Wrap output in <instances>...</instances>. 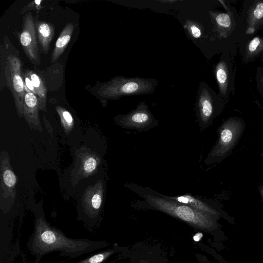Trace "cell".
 I'll return each mask as SVG.
<instances>
[{
  "instance_id": "6da1fadb",
  "label": "cell",
  "mask_w": 263,
  "mask_h": 263,
  "mask_svg": "<svg viewBox=\"0 0 263 263\" xmlns=\"http://www.w3.org/2000/svg\"><path fill=\"white\" fill-rule=\"evenodd\" d=\"M103 245L97 240L69 238L42 216L36 217L33 232L28 241L29 252L35 257L34 263H40L44 255L52 252L59 251L61 255L77 258L101 248Z\"/></svg>"
},
{
  "instance_id": "7a4b0ae2",
  "label": "cell",
  "mask_w": 263,
  "mask_h": 263,
  "mask_svg": "<svg viewBox=\"0 0 263 263\" xmlns=\"http://www.w3.org/2000/svg\"><path fill=\"white\" fill-rule=\"evenodd\" d=\"M158 85V81L153 78L116 76L99 83L96 93L100 99L107 102V100H118L124 96L151 94Z\"/></svg>"
},
{
  "instance_id": "3957f363",
  "label": "cell",
  "mask_w": 263,
  "mask_h": 263,
  "mask_svg": "<svg viewBox=\"0 0 263 263\" xmlns=\"http://www.w3.org/2000/svg\"><path fill=\"white\" fill-rule=\"evenodd\" d=\"M144 197L152 207L186 222L203 227L210 222L208 213L168 199L163 195L146 194Z\"/></svg>"
},
{
  "instance_id": "277c9868",
  "label": "cell",
  "mask_w": 263,
  "mask_h": 263,
  "mask_svg": "<svg viewBox=\"0 0 263 263\" xmlns=\"http://www.w3.org/2000/svg\"><path fill=\"white\" fill-rule=\"evenodd\" d=\"M218 95L204 82L198 86L195 108L197 122L201 130L212 123L218 113L220 103Z\"/></svg>"
},
{
  "instance_id": "5b68a950",
  "label": "cell",
  "mask_w": 263,
  "mask_h": 263,
  "mask_svg": "<svg viewBox=\"0 0 263 263\" xmlns=\"http://www.w3.org/2000/svg\"><path fill=\"white\" fill-rule=\"evenodd\" d=\"M5 76L8 88L14 99L17 112L22 117L23 115L25 88L22 63L16 56L9 54L7 57L5 65Z\"/></svg>"
},
{
  "instance_id": "8992f818",
  "label": "cell",
  "mask_w": 263,
  "mask_h": 263,
  "mask_svg": "<svg viewBox=\"0 0 263 263\" xmlns=\"http://www.w3.org/2000/svg\"><path fill=\"white\" fill-rule=\"evenodd\" d=\"M120 126L138 131H146L157 126L155 119L145 102H140L136 107L125 115H119L114 118Z\"/></svg>"
},
{
  "instance_id": "52a82bcc",
  "label": "cell",
  "mask_w": 263,
  "mask_h": 263,
  "mask_svg": "<svg viewBox=\"0 0 263 263\" xmlns=\"http://www.w3.org/2000/svg\"><path fill=\"white\" fill-rule=\"evenodd\" d=\"M20 42L23 50L34 66L41 63L39 51L38 39L35 21L32 13L29 12L23 17L22 29L20 32Z\"/></svg>"
},
{
  "instance_id": "ba28073f",
  "label": "cell",
  "mask_w": 263,
  "mask_h": 263,
  "mask_svg": "<svg viewBox=\"0 0 263 263\" xmlns=\"http://www.w3.org/2000/svg\"><path fill=\"white\" fill-rule=\"evenodd\" d=\"M39 109L40 105L37 96L31 92L25 91L23 115L29 125H40Z\"/></svg>"
},
{
  "instance_id": "9c48e42d",
  "label": "cell",
  "mask_w": 263,
  "mask_h": 263,
  "mask_svg": "<svg viewBox=\"0 0 263 263\" xmlns=\"http://www.w3.org/2000/svg\"><path fill=\"white\" fill-rule=\"evenodd\" d=\"M35 25L38 42L41 47V51L47 54L50 48V43L54 36V26L44 21L35 20Z\"/></svg>"
},
{
  "instance_id": "30bf717a",
  "label": "cell",
  "mask_w": 263,
  "mask_h": 263,
  "mask_svg": "<svg viewBox=\"0 0 263 263\" xmlns=\"http://www.w3.org/2000/svg\"><path fill=\"white\" fill-rule=\"evenodd\" d=\"M74 29V26L73 24L68 23L61 32L52 52L51 57V62L52 63L56 62L63 54L70 41Z\"/></svg>"
},
{
  "instance_id": "8fae6325",
  "label": "cell",
  "mask_w": 263,
  "mask_h": 263,
  "mask_svg": "<svg viewBox=\"0 0 263 263\" xmlns=\"http://www.w3.org/2000/svg\"><path fill=\"white\" fill-rule=\"evenodd\" d=\"M32 81L37 96L40 109L46 111L47 88L43 79L32 70H27L25 71Z\"/></svg>"
},
{
  "instance_id": "7c38bea8",
  "label": "cell",
  "mask_w": 263,
  "mask_h": 263,
  "mask_svg": "<svg viewBox=\"0 0 263 263\" xmlns=\"http://www.w3.org/2000/svg\"><path fill=\"white\" fill-rule=\"evenodd\" d=\"M163 196L168 199L186 205L198 211L205 212L208 214L215 213L214 211L207 204L201 201L200 199L191 195L186 194L175 197L168 196L164 195Z\"/></svg>"
},
{
  "instance_id": "4fadbf2b",
  "label": "cell",
  "mask_w": 263,
  "mask_h": 263,
  "mask_svg": "<svg viewBox=\"0 0 263 263\" xmlns=\"http://www.w3.org/2000/svg\"><path fill=\"white\" fill-rule=\"evenodd\" d=\"M215 76L220 93L224 94L228 84V72L227 67L223 62H219L215 68Z\"/></svg>"
},
{
  "instance_id": "5bb4252c",
  "label": "cell",
  "mask_w": 263,
  "mask_h": 263,
  "mask_svg": "<svg viewBox=\"0 0 263 263\" xmlns=\"http://www.w3.org/2000/svg\"><path fill=\"white\" fill-rule=\"evenodd\" d=\"M183 28L187 31L189 36L193 40L201 38L203 34V27L199 22L187 19L185 21Z\"/></svg>"
},
{
  "instance_id": "9a60e30c",
  "label": "cell",
  "mask_w": 263,
  "mask_h": 263,
  "mask_svg": "<svg viewBox=\"0 0 263 263\" xmlns=\"http://www.w3.org/2000/svg\"><path fill=\"white\" fill-rule=\"evenodd\" d=\"M210 15L216 24L219 27L228 28L231 25V20L229 16L226 13H217L210 12Z\"/></svg>"
},
{
  "instance_id": "2e32d148",
  "label": "cell",
  "mask_w": 263,
  "mask_h": 263,
  "mask_svg": "<svg viewBox=\"0 0 263 263\" xmlns=\"http://www.w3.org/2000/svg\"><path fill=\"white\" fill-rule=\"evenodd\" d=\"M111 253V251L99 253L81 260L76 263H101Z\"/></svg>"
},
{
  "instance_id": "e0dca14e",
  "label": "cell",
  "mask_w": 263,
  "mask_h": 263,
  "mask_svg": "<svg viewBox=\"0 0 263 263\" xmlns=\"http://www.w3.org/2000/svg\"><path fill=\"white\" fill-rule=\"evenodd\" d=\"M61 121L65 127L72 126L73 122V118L70 113L64 108L59 106L56 107Z\"/></svg>"
},
{
  "instance_id": "ac0fdd59",
  "label": "cell",
  "mask_w": 263,
  "mask_h": 263,
  "mask_svg": "<svg viewBox=\"0 0 263 263\" xmlns=\"http://www.w3.org/2000/svg\"><path fill=\"white\" fill-rule=\"evenodd\" d=\"M3 179L6 185L9 187L13 186L16 182V178L14 173L10 170H6L4 172Z\"/></svg>"
},
{
  "instance_id": "d6986e66",
  "label": "cell",
  "mask_w": 263,
  "mask_h": 263,
  "mask_svg": "<svg viewBox=\"0 0 263 263\" xmlns=\"http://www.w3.org/2000/svg\"><path fill=\"white\" fill-rule=\"evenodd\" d=\"M97 165L96 160L93 157H89L85 161L83 168L86 173H90L95 170Z\"/></svg>"
},
{
  "instance_id": "ffe728a7",
  "label": "cell",
  "mask_w": 263,
  "mask_h": 263,
  "mask_svg": "<svg viewBox=\"0 0 263 263\" xmlns=\"http://www.w3.org/2000/svg\"><path fill=\"white\" fill-rule=\"evenodd\" d=\"M23 77L25 83V91L31 92L36 95L34 86L30 77L25 72H23Z\"/></svg>"
},
{
  "instance_id": "44dd1931",
  "label": "cell",
  "mask_w": 263,
  "mask_h": 263,
  "mask_svg": "<svg viewBox=\"0 0 263 263\" xmlns=\"http://www.w3.org/2000/svg\"><path fill=\"white\" fill-rule=\"evenodd\" d=\"M102 202L101 195L100 193L94 194L91 198V205L93 210H98L101 207Z\"/></svg>"
},
{
  "instance_id": "7402d4cb",
  "label": "cell",
  "mask_w": 263,
  "mask_h": 263,
  "mask_svg": "<svg viewBox=\"0 0 263 263\" xmlns=\"http://www.w3.org/2000/svg\"><path fill=\"white\" fill-rule=\"evenodd\" d=\"M261 40L258 37H256L253 39L250 42L248 46V50L250 53H253L255 51L258 50V47L261 45Z\"/></svg>"
},
{
  "instance_id": "603a6c76",
  "label": "cell",
  "mask_w": 263,
  "mask_h": 263,
  "mask_svg": "<svg viewBox=\"0 0 263 263\" xmlns=\"http://www.w3.org/2000/svg\"><path fill=\"white\" fill-rule=\"evenodd\" d=\"M253 17L255 20H259L263 17V2L257 4L253 10Z\"/></svg>"
},
{
  "instance_id": "cb8c5ba5",
  "label": "cell",
  "mask_w": 263,
  "mask_h": 263,
  "mask_svg": "<svg viewBox=\"0 0 263 263\" xmlns=\"http://www.w3.org/2000/svg\"><path fill=\"white\" fill-rule=\"evenodd\" d=\"M42 2V1H35L31 2L29 4H28L27 6L24 7L21 10V12L22 14L28 11V10H30L31 9H32V8H33L34 7H37V6H40V4Z\"/></svg>"
},
{
  "instance_id": "d4e9b609",
  "label": "cell",
  "mask_w": 263,
  "mask_h": 263,
  "mask_svg": "<svg viewBox=\"0 0 263 263\" xmlns=\"http://www.w3.org/2000/svg\"><path fill=\"white\" fill-rule=\"evenodd\" d=\"M157 1L161 3H168L169 4H172L178 2V0H158Z\"/></svg>"
},
{
  "instance_id": "484cf974",
  "label": "cell",
  "mask_w": 263,
  "mask_h": 263,
  "mask_svg": "<svg viewBox=\"0 0 263 263\" xmlns=\"http://www.w3.org/2000/svg\"><path fill=\"white\" fill-rule=\"evenodd\" d=\"M202 236L203 235L202 233H198L194 236L193 239L196 241H198L201 239Z\"/></svg>"
}]
</instances>
